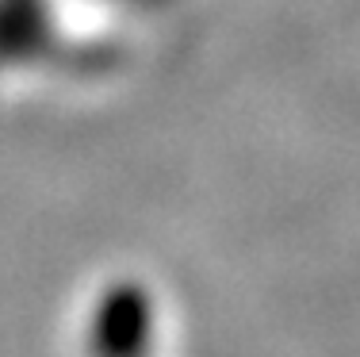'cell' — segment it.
Segmentation results:
<instances>
[{"label": "cell", "mask_w": 360, "mask_h": 357, "mask_svg": "<svg viewBox=\"0 0 360 357\" xmlns=\"http://www.w3.org/2000/svg\"><path fill=\"white\" fill-rule=\"evenodd\" d=\"M153 330V300L146 284L115 280L89 311L84 350L89 357H150Z\"/></svg>", "instance_id": "6da1fadb"}]
</instances>
